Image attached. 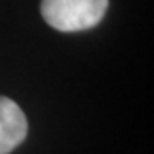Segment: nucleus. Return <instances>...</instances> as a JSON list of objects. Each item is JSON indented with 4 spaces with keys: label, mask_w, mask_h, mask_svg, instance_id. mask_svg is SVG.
<instances>
[{
    "label": "nucleus",
    "mask_w": 154,
    "mask_h": 154,
    "mask_svg": "<svg viewBox=\"0 0 154 154\" xmlns=\"http://www.w3.org/2000/svg\"><path fill=\"white\" fill-rule=\"evenodd\" d=\"M108 0H41V16L62 33L86 31L105 17Z\"/></svg>",
    "instance_id": "nucleus-1"
},
{
    "label": "nucleus",
    "mask_w": 154,
    "mask_h": 154,
    "mask_svg": "<svg viewBox=\"0 0 154 154\" xmlns=\"http://www.w3.org/2000/svg\"><path fill=\"white\" fill-rule=\"evenodd\" d=\"M28 120L14 99L0 96V154H9L24 142Z\"/></svg>",
    "instance_id": "nucleus-2"
}]
</instances>
